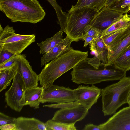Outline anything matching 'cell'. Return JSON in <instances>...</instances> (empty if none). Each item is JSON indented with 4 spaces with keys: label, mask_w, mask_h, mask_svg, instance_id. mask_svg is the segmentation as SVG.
I'll list each match as a JSON object with an SVG mask.
<instances>
[{
    "label": "cell",
    "mask_w": 130,
    "mask_h": 130,
    "mask_svg": "<svg viewBox=\"0 0 130 130\" xmlns=\"http://www.w3.org/2000/svg\"><path fill=\"white\" fill-rule=\"evenodd\" d=\"M16 125L13 123L0 126L1 130H16Z\"/></svg>",
    "instance_id": "33"
},
{
    "label": "cell",
    "mask_w": 130,
    "mask_h": 130,
    "mask_svg": "<svg viewBox=\"0 0 130 130\" xmlns=\"http://www.w3.org/2000/svg\"><path fill=\"white\" fill-rule=\"evenodd\" d=\"M107 0H78L76 4L73 6L75 8L85 7L93 8L99 12L105 5Z\"/></svg>",
    "instance_id": "22"
},
{
    "label": "cell",
    "mask_w": 130,
    "mask_h": 130,
    "mask_svg": "<svg viewBox=\"0 0 130 130\" xmlns=\"http://www.w3.org/2000/svg\"><path fill=\"white\" fill-rule=\"evenodd\" d=\"M63 32L60 30L52 37L46 39L37 45L40 48V54H44L50 51L60 42L63 38Z\"/></svg>",
    "instance_id": "19"
},
{
    "label": "cell",
    "mask_w": 130,
    "mask_h": 130,
    "mask_svg": "<svg viewBox=\"0 0 130 130\" xmlns=\"http://www.w3.org/2000/svg\"><path fill=\"white\" fill-rule=\"evenodd\" d=\"M129 16H130V15H129Z\"/></svg>",
    "instance_id": "39"
},
{
    "label": "cell",
    "mask_w": 130,
    "mask_h": 130,
    "mask_svg": "<svg viewBox=\"0 0 130 130\" xmlns=\"http://www.w3.org/2000/svg\"><path fill=\"white\" fill-rule=\"evenodd\" d=\"M18 62L11 69L0 72V92L6 89L11 84L18 72Z\"/></svg>",
    "instance_id": "20"
},
{
    "label": "cell",
    "mask_w": 130,
    "mask_h": 130,
    "mask_svg": "<svg viewBox=\"0 0 130 130\" xmlns=\"http://www.w3.org/2000/svg\"><path fill=\"white\" fill-rule=\"evenodd\" d=\"M46 130H76L75 123L68 124L50 119L45 123Z\"/></svg>",
    "instance_id": "25"
},
{
    "label": "cell",
    "mask_w": 130,
    "mask_h": 130,
    "mask_svg": "<svg viewBox=\"0 0 130 130\" xmlns=\"http://www.w3.org/2000/svg\"><path fill=\"white\" fill-rule=\"evenodd\" d=\"M130 24V17L127 14H124L119 20L116 21L102 32L101 37L111 34L123 29Z\"/></svg>",
    "instance_id": "21"
},
{
    "label": "cell",
    "mask_w": 130,
    "mask_h": 130,
    "mask_svg": "<svg viewBox=\"0 0 130 130\" xmlns=\"http://www.w3.org/2000/svg\"><path fill=\"white\" fill-rule=\"evenodd\" d=\"M16 118L7 115L3 113H0V126L14 123Z\"/></svg>",
    "instance_id": "30"
},
{
    "label": "cell",
    "mask_w": 130,
    "mask_h": 130,
    "mask_svg": "<svg viewBox=\"0 0 130 130\" xmlns=\"http://www.w3.org/2000/svg\"><path fill=\"white\" fill-rule=\"evenodd\" d=\"M99 125L101 130H130V106L120 109Z\"/></svg>",
    "instance_id": "11"
},
{
    "label": "cell",
    "mask_w": 130,
    "mask_h": 130,
    "mask_svg": "<svg viewBox=\"0 0 130 130\" xmlns=\"http://www.w3.org/2000/svg\"><path fill=\"white\" fill-rule=\"evenodd\" d=\"M89 110L82 105L61 108L55 113L52 119L65 123H75L85 118Z\"/></svg>",
    "instance_id": "10"
},
{
    "label": "cell",
    "mask_w": 130,
    "mask_h": 130,
    "mask_svg": "<svg viewBox=\"0 0 130 130\" xmlns=\"http://www.w3.org/2000/svg\"><path fill=\"white\" fill-rule=\"evenodd\" d=\"M74 90L75 105H82L89 110L97 102L101 92V89L94 84L90 86L80 85Z\"/></svg>",
    "instance_id": "9"
},
{
    "label": "cell",
    "mask_w": 130,
    "mask_h": 130,
    "mask_svg": "<svg viewBox=\"0 0 130 130\" xmlns=\"http://www.w3.org/2000/svg\"><path fill=\"white\" fill-rule=\"evenodd\" d=\"M130 45V34L118 43L108 49L107 61L103 67L112 65L118 57Z\"/></svg>",
    "instance_id": "17"
},
{
    "label": "cell",
    "mask_w": 130,
    "mask_h": 130,
    "mask_svg": "<svg viewBox=\"0 0 130 130\" xmlns=\"http://www.w3.org/2000/svg\"><path fill=\"white\" fill-rule=\"evenodd\" d=\"M113 67L96 69L87 58L73 68L71 80L77 84L92 85L107 81L119 80L126 76V70L113 64Z\"/></svg>",
    "instance_id": "2"
},
{
    "label": "cell",
    "mask_w": 130,
    "mask_h": 130,
    "mask_svg": "<svg viewBox=\"0 0 130 130\" xmlns=\"http://www.w3.org/2000/svg\"><path fill=\"white\" fill-rule=\"evenodd\" d=\"M130 92V77L125 76L116 83L101 89L102 111L105 116L116 112L127 103Z\"/></svg>",
    "instance_id": "4"
},
{
    "label": "cell",
    "mask_w": 130,
    "mask_h": 130,
    "mask_svg": "<svg viewBox=\"0 0 130 130\" xmlns=\"http://www.w3.org/2000/svg\"><path fill=\"white\" fill-rule=\"evenodd\" d=\"M127 103L128 104L129 106H130V92L128 97Z\"/></svg>",
    "instance_id": "36"
},
{
    "label": "cell",
    "mask_w": 130,
    "mask_h": 130,
    "mask_svg": "<svg viewBox=\"0 0 130 130\" xmlns=\"http://www.w3.org/2000/svg\"><path fill=\"white\" fill-rule=\"evenodd\" d=\"M82 129L83 130H101L99 125H97L91 123L86 125Z\"/></svg>",
    "instance_id": "34"
},
{
    "label": "cell",
    "mask_w": 130,
    "mask_h": 130,
    "mask_svg": "<svg viewBox=\"0 0 130 130\" xmlns=\"http://www.w3.org/2000/svg\"><path fill=\"white\" fill-rule=\"evenodd\" d=\"M101 33L98 29L94 28L90 25L86 26L84 30V34L93 38L94 40L101 36Z\"/></svg>",
    "instance_id": "29"
},
{
    "label": "cell",
    "mask_w": 130,
    "mask_h": 130,
    "mask_svg": "<svg viewBox=\"0 0 130 130\" xmlns=\"http://www.w3.org/2000/svg\"><path fill=\"white\" fill-rule=\"evenodd\" d=\"M72 42V40L66 36L51 50L43 54L41 59V66L69 51L71 48V43Z\"/></svg>",
    "instance_id": "14"
},
{
    "label": "cell",
    "mask_w": 130,
    "mask_h": 130,
    "mask_svg": "<svg viewBox=\"0 0 130 130\" xmlns=\"http://www.w3.org/2000/svg\"><path fill=\"white\" fill-rule=\"evenodd\" d=\"M55 9L57 16L58 22L60 24L65 23L67 20V14L63 12L61 8L57 3L56 0H47Z\"/></svg>",
    "instance_id": "27"
},
{
    "label": "cell",
    "mask_w": 130,
    "mask_h": 130,
    "mask_svg": "<svg viewBox=\"0 0 130 130\" xmlns=\"http://www.w3.org/2000/svg\"><path fill=\"white\" fill-rule=\"evenodd\" d=\"M124 15L122 13L105 6L98 12L90 25L102 33L119 20Z\"/></svg>",
    "instance_id": "12"
},
{
    "label": "cell",
    "mask_w": 130,
    "mask_h": 130,
    "mask_svg": "<svg viewBox=\"0 0 130 130\" xmlns=\"http://www.w3.org/2000/svg\"><path fill=\"white\" fill-rule=\"evenodd\" d=\"M88 56V51L82 52L71 47L45 64L38 75L40 85L44 88L53 84L56 79L86 59Z\"/></svg>",
    "instance_id": "1"
},
{
    "label": "cell",
    "mask_w": 130,
    "mask_h": 130,
    "mask_svg": "<svg viewBox=\"0 0 130 130\" xmlns=\"http://www.w3.org/2000/svg\"><path fill=\"white\" fill-rule=\"evenodd\" d=\"M44 88L34 87L25 90L24 92V106L28 105L35 109L39 108Z\"/></svg>",
    "instance_id": "16"
},
{
    "label": "cell",
    "mask_w": 130,
    "mask_h": 130,
    "mask_svg": "<svg viewBox=\"0 0 130 130\" xmlns=\"http://www.w3.org/2000/svg\"><path fill=\"white\" fill-rule=\"evenodd\" d=\"M14 54L6 50H0V64L9 59Z\"/></svg>",
    "instance_id": "31"
},
{
    "label": "cell",
    "mask_w": 130,
    "mask_h": 130,
    "mask_svg": "<svg viewBox=\"0 0 130 130\" xmlns=\"http://www.w3.org/2000/svg\"><path fill=\"white\" fill-rule=\"evenodd\" d=\"M18 72L21 75L25 90L38 86L39 75L32 69V66L26 59L25 54H18Z\"/></svg>",
    "instance_id": "13"
},
{
    "label": "cell",
    "mask_w": 130,
    "mask_h": 130,
    "mask_svg": "<svg viewBox=\"0 0 130 130\" xmlns=\"http://www.w3.org/2000/svg\"><path fill=\"white\" fill-rule=\"evenodd\" d=\"M18 54H14L8 59L0 64V72L13 68L18 62Z\"/></svg>",
    "instance_id": "28"
},
{
    "label": "cell",
    "mask_w": 130,
    "mask_h": 130,
    "mask_svg": "<svg viewBox=\"0 0 130 130\" xmlns=\"http://www.w3.org/2000/svg\"><path fill=\"white\" fill-rule=\"evenodd\" d=\"M3 30V28L1 27V25H0V32H1Z\"/></svg>",
    "instance_id": "37"
},
{
    "label": "cell",
    "mask_w": 130,
    "mask_h": 130,
    "mask_svg": "<svg viewBox=\"0 0 130 130\" xmlns=\"http://www.w3.org/2000/svg\"><path fill=\"white\" fill-rule=\"evenodd\" d=\"M0 10L13 22L35 24L46 15L38 0H0Z\"/></svg>",
    "instance_id": "3"
},
{
    "label": "cell",
    "mask_w": 130,
    "mask_h": 130,
    "mask_svg": "<svg viewBox=\"0 0 130 130\" xmlns=\"http://www.w3.org/2000/svg\"><path fill=\"white\" fill-rule=\"evenodd\" d=\"M113 64L127 71L130 70V45L118 57Z\"/></svg>",
    "instance_id": "23"
},
{
    "label": "cell",
    "mask_w": 130,
    "mask_h": 130,
    "mask_svg": "<svg viewBox=\"0 0 130 130\" xmlns=\"http://www.w3.org/2000/svg\"><path fill=\"white\" fill-rule=\"evenodd\" d=\"M25 90L23 81L18 73L14 78L12 85L5 94V100L11 109L20 112L24 105Z\"/></svg>",
    "instance_id": "6"
},
{
    "label": "cell",
    "mask_w": 130,
    "mask_h": 130,
    "mask_svg": "<svg viewBox=\"0 0 130 130\" xmlns=\"http://www.w3.org/2000/svg\"><path fill=\"white\" fill-rule=\"evenodd\" d=\"M93 8L85 7L75 8L72 5L67 14V19L64 31L73 42L82 39L85 28L98 13Z\"/></svg>",
    "instance_id": "5"
},
{
    "label": "cell",
    "mask_w": 130,
    "mask_h": 130,
    "mask_svg": "<svg viewBox=\"0 0 130 130\" xmlns=\"http://www.w3.org/2000/svg\"><path fill=\"white\" fill-rule=\"evenodd\" d=\"M76 100L74 89L53 84L44 88L40 101L42 103L48 102L61 104Z\"/></svg>",
    "instance_id": "7"
},
{
    "label": "cell",
    "mask_w": 130,
    "mask_h": 130,
    "mask_svg": "<svg viewBox=\"0 0 130 130\" xmlns=\"http://www.w3.org/2000/svg\"><path fill=\"white\" fill-rule=\"evenodd\" d=\"M129 12H130V8L128 9V13Z\"/></svg>",
    "instance_id": "38"
},
{
    "label": "cell",
    "mask_w": 130,
    "mask_h": 130,
    "mask_svg": "<svg viewBox=\"0 0 130 130\" xmlns=\"http://www.w3.org/2000/svg\"><path fill=\"white\" fill-rule=\"evenodd\" d=\"M11 32L6 38L0 40V50H4L13 54H20L35 41L34 34L22 35Z\"/></svg>",
    "instance_id": "8"
},
{
    "label": "cell",
    "mask_w": 130,
    "mask_h": 130,
    "mask_svg": "<svg viewBox=\"0 0 130 130\" xmlns=\"http://www.w3.org/2000/svg\"><path fill=\"white\" fill-rule=\"evenodd\" d=\"M130 34V24L126 27L101 37L107 49L113 46Z\"/></svg>",
    "instance_id": "18"
},
{
    "label": "cell",
    "mask_w": 130,
    "mask_h": 130,
    "mask_svg": "<svg viewBox=\"0 0 130 130\" xmlns=\"http://www.w3.org/2000/svg\"><path fill=\"white\" fill-rule=\"evenodd\" d=\"M108 7L124 14H127L130 8V0H119Z\"/></svg>",
    "instance_id": "26"
},
{
    "label": "cell",
    "mask_w": 130,
    "mask_h": 130,
    "mask_svg": "<svg viewBox=\"0 0 130 130\" xmlns=\"http://www.w3.org/2000/svg\"><path fill=\"white\" fill-rule=\"evenodd\" d=\"M93 42L98 53L99 59L102 62L101 65L104 67L107 63L108 49L101 36Z\"/></svg>",
    "instance_id": "24"
},
{
    "label": "cell",
    "mask_w": 130,
    "mask_h": 130,
    "mask_svg": "<svg viewBox=\"0 0 130 130\" xmlns=\"http://www.w3.org/2000/svg\"><path fill=\"white\" fill-rule=\"evenodd\" d=\"M118 0H107L105 6L109 7Z\"/></svg>",
    "instance_id": "35"
},
{
    "label": "cell",
    "mask_w": 130,
    "mask_h": 130,
    "mask_svg": "<svg viewBox=\"0 0 130 130\" xmlns=\"http://www.w3.org/2000/svg\"><path fill=\"white\" fill-rule=\"evenodd\" d=\"M14 123L16 130H46L45 123L34 117H18Z\"/></svg>",
    "instance_id": "15"
},
{
    "label": "cell",
    "mask_w": 130,
    "mask_h": 130,
    "mask_svg": "<svg viewBox=\"0 0 130 130\" xmlns=\"http://www.w3.org/2000/svg\"><path fill=\"white\" fill-rule=\"evenodd\" d=\"M82 39L84 41V47H86L89 44L94 40L92 37L85 34L83 35Z\"/></svg>",
    "instance_id": "32"
}]
</instances>
